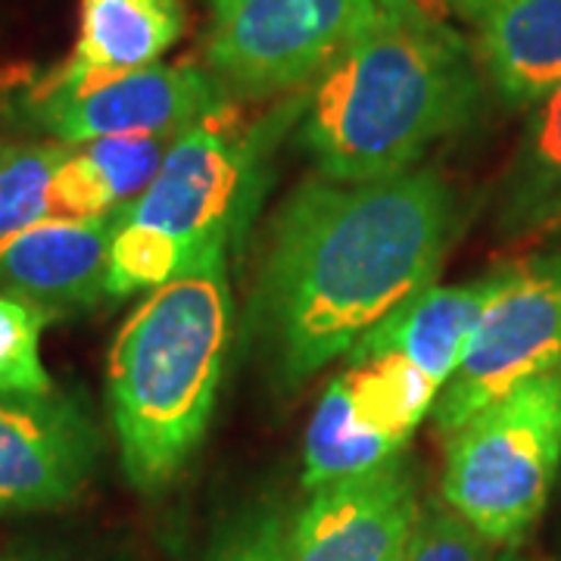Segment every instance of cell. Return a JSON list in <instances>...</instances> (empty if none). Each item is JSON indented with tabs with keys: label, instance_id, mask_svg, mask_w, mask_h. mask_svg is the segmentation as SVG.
<instances>
[{
	"label": "cell",
	"instance_id": "obj_14",
	"mask_svg": "<svg viewBox=\"0 0 561 561\" xmlns=\"http://www.w3.org/2000/svg\"><path fill=\"white\" fill-rule=\"evenodd\" d=\"M187 28L184 0H79V38L50 79L119 76L147 69Z\"/></svg>",
	"mask_w": 561,
	"mask_h": 561
},
{
	"label": "cell",
	"instance_id": "obj_17",
	"mask_svg": "<svg viewBox=\"0 0 561 561\" xmlns=\"http://www.w3.org/2000/svg\"><path fill=\"white\" fill-rule=\"evenodd\" d=\"M397 456H402L397 443H390L378 431L365 427L356 419L341 378L328 383L319 409L312 415V424L306 431L302 483L309 490H321L328 483L368 474V471L381 468L387 461H393Z\"/></svg>",
	"mask_w": 561,
	"mask_h": 561
},
{
	"label": "cell",
	"instance_id": "obj_3",
	"mask_svg": "<svg viewBox=\"0 0 561 561\" xmlns=\"http://www.w3.org/2000/svg\"><path fill=\"white\" fill-rule=\"evenodd\" d=\"M225 250L147 294L110 350L106 400L125 478L160 493L201 449L231 341Z\"/></svg>",
	"mask_w": 561,
	"mask_h": 561
},
{
	"label": "cell",
	"instance_id": "obj_11",
	"mask_svg": "<svg viewBox=\"0 0 561 561\" xmlns=\"http://www.w3.org/2000/svg\"><path fill=\"white\" fill-rule=\"evenodd\" d=\"M119 213L47 219L0 241V297L28 302L50 319L91 309L106 297L110 243Z\"/></svg>",
	"mask_w": 561,
	"mask_h": 561
},
{
	"label": "cell",
	"instance_id": "obj_23",
	"mask_svg": "<svg viewBox=\"0 0 561 561\" xmlns=\"http://www.w3.org/2000/svg\"><path fill=\"white\" fill-rule=\"evenodd\" d=\"M203 561H287V527L278 508L262 505L234 522Z\"/></svg>",
	"mask_w": 561,
	"mask_h": 561
},
{
	"label": "cell",
	"instance_id": "obj_4",
	"mask_svg": "<svg viewBox=\"0 0 561 561\" xmlns=\"http://www.w3.org/2000/svg\"><path fill=\"white\" fill-rule=\"evenodd\" d=\"M561 465V365L515 387L446 437L443 502L512 549L540 518Z\"/></svg>",
	"mask_w": 561,
	"mask_h": 561
},
{
	"label": "cell",
	"instance_id": "obj_26",
	"mask_svg": "<svg viewBox=\"0 0 561 561\" xmlns=\"http://www.w3.org/2000/svg\"><path fill=\"white\" fill-rule=\"evenodd\" d=\"M496 561H522V559H518L512 549H505V552H500V556H496Z\"/></svg>",
	"mask_w": 561,
	"mask_h": 561
},
{
	"label": "cell",
	"instance_id": "obj_16",
	"mask_svg": "<svg viewBox=\"0 0 561 561\" xmlns=\"http://www.w3.org/2000/svg\"><path fill=\"white\" fill-rule=\"evenodd\" d=\"M356 419L405 449L427 412H434L440 387L419 365L402 356H378L350 365L337 375Z\"/></svg>",
	"mask_w": 561,
	"mask_h": 561
},
{
	"label": "cell",
	"instance_id": "obj_21",
	"mask_svg": "<svg viewBox=\"0 0 561 561\" xmlns=\"http://www.w3.org/2000/svg\"><path fill=\"white\" fill-rule=\"evenodd\" d=\"M50 321L28 302L0 297V393H54V381L41 362V334Z\"/></svg>",
	"mask_w": 561,
	"mask_h": 561
},
{
	"label": "cell",
	"instance_id": "obj_5",
	"mask_svg": "<svg viewBox=\"0 0 561 561\" xmlns=\"http://www.w3.org/2000/svg\"><path fill=\"white\" fill-rule=\"evenodd\" d=\"M209 16L216 79L265 98L319 79L381 10L378 0H209Z\"/></svg>",
	"mask_w": 561,
	"mask_h": 561
},
{
	"label": "cell",
	"instance_id": "obj_6",
	"mask_svg": "<svg viewBox=\"0 0 561 561\" xmlns=\"http://www.w3.org/2000/svg\"><path fill=\"white\" fill-rule=\"evenodd\" d=\"M13 103L50 140L79 147L116 135H179L225 103V84L194 62H153L76 81L41 72L13 94Z\"/></svg>",
	"mask_w": 561,
	"mask_h": 561
},
{
	"label": "cell",
	"instance_id": "obj_15",
	"mask_svg": "<svg viewBox=\"0 0 561 561\" xmlns=\"http://www.w3.org/2000/svg\"><path fill=\"white\" fill-rule=\"evenodd\" d=\"M496 219L512 238H534L561 225V84L540 103L508 165Z\"/></svg>",
	"mask_w": 561,
	"mask_h": 561
},
{
	"label": "cell",
	"instance_id": "obj_24",
	"mask_svg": "<svg viewBox=\"0 0 561 561\" xmlns=\"http://www.w3.org/2000/svg\"><path fill=\"white\" fill-rule=\"evenodd\" d=\"M381 13H393V16H412V13H437L440 16V3L437 0H378Z\"/></svg>",
	"mask_w": 561,
	"mask_h": 561
},
{
	"label": "cell",
	"instance_id": "obj_7",
	"mask_svg": "<svg viewBox=\"0 0 561 561\" xmlns=\"http://www.w3.org/2000/svg\"><path fill=\"white\" fill-rule=\"evenodd\" d=\"M561 365V253L512 265V278L486 302L456 375L434 405L443 437L515 387Z\"/></svg>",
	"mask_w": 561,
	"mask_h": 561
},
{
	"label": "cell",
	"instance_id": "obj_2",
	"mask_svg": "<svg viewBox=\"0 0 561 561\" xmlns=\"http://www.w3.org/2000/svg\"><path fill=\"white\" fill-rule=\"evenodd\" d=\"M481 103L468 41L437 13H381L324 66L300 138L321 179L359 184L412 172Z\"/></svg>",
	"mask_w": 561,
	"mask_h": 561
},
{
	"label": "cell",
	"instance_id": "obj_25",
	"mask_svg": "<svg viewBox=\"0 0 561 561\" xmlns=\"http://www.w3.org/2000/svg\"><path fill=\"white\" fill-rule=\"evenodd\" d=\"M0 561H54V559L38 556V552H10V556H0Z\"/></svg>",
	"mask_w": 561,
	"mask_h": 561
},
{
	"label": "cell",
	"instance_id": "obj_20",
	"mask_svg": "<svg viewBox=\"0 0 561 561\" xmlns=\"http://www.w3.org/2000/svg\"><path fill=\"white\" fill-rule=\"evenodd\" d=\"M175 138L179 135H116L79 144L76 150L98 172L113 206L122 209L150 187Z\"/></svg>",
	"mask_w": 561,
	"mask_h": 561
},
{
	"label": "cell",
	"instance_id": "obj_8",
	"mask_svg": "<svg viewBox=\"0 0 561 561\" xmlns=\"http://www.w3.org/2000/svg\"><path fill=\"white\" fill-rule=\"evenodd\" d=\"M256 144L241 131L238 110L225 101L172 140L157 179L138 201L119 209L122 221L153 228L179 243L194 265L228 247L253 175Z\"/></svg>",
	"mask_w": 561,
	"mask_h": 561
},
{
	"label": "cell",
	"instance_id": "obj_10",
	"mask_svg": "<svg viewBox=\"0 0 561 561\" xmlns=\"http://www.w3.org/2000/svg\"><path fill=\"white\" fill-rule=\"evenodd\" d=\"M419 515L415 471L397 456L368 474L312 490L287 530V561H402Z\"/></svg>",
	"mask_w": 561,
	"mask_h": 561
},
{
	"label": "cell",
	"instance_id": "obj_22",
	"mask_svg": "<svg viewBox=\"0 0 561 561\" xmlns=\"http://www.w3.org/2000/svg\"><path fill=\"white\" fill-rule=\"evenodd\" d=\"M402 561H496V546L446 502H424Z\"/></svg>",
	"mask_w": 561,
	"mask_h": 561
},
{
	"label": "cell",
	"instance_id": "obj_13",
	"mask_svg": "<svg viewBox=\"0 0 561 561\" xmlns=\"http://www.w3.org/2000/svg\"><path fill=\"white\" fill-rule=\"evenodd\" d=\"M474 25L478 57L502 101L542 103L561 84V0H437Z\"/></svg>",
	"mask_w": 561,
	"mask_h": 561
},
{
	"label": "cell",
	"instance_id": "obj_12",
	"mask_svg": "<svg viewBox=\"0 0 561 561\" xmlns=\"http://www.w3.org/2000/svg\"><path fill=\"white\" fill-rule=\"evenodd\" d=\"M508 278L512 268H496L468 284H427L424 290L400 302L350 350V365L378 356H402L419 365L443 390L456 375L461 353L471 341V331L483 316L486 302L500 294Z\"/></svg>",
	"mask_w": 561,
	"mask_h": 561
},
{
	"label": "cell",
	"instance_id": "obj_9",
	"mask_svg": "<svg viewBox=\"0 0 561 561\" xmlns=\"http://www.w3.org/2000/svg\"><path fill=\"white\" fill-rule=\"evenodd\" d=\"M101 456V434L76 397L0 393V515L76 502Z\"/></svg>",
	"mask_w": 561,
	"mask_h": 561
},
{
	"label": "cell",
	"instance_id": "obj_19",
	"mask_svg": "<svg viewBox=\"0 0 561 561\" xmlns=\"http://www.w3.org/2000/svg\"><path fill=\"white\" fill-rule=\"evenodd\" d=\"M187 268L191 262L172 238H165L153 228L119 219L113 243H110L106 297H131L140 290H157Z\"/></svg>",
	"mask_w": 561,
	"mask_h": 561
},
{
	"label": "cell",
	"instance_id": "obj_18",
	"mask_svg": "<svg viewBox=\"0 0 561 561\" xmlns=\"http://www.w3.org/2000/svg\"><path fill=\"white\" fill-rule=\"evenodd\" d=\"M66 157L69 147L57 140L0 144V241L54 216V179Z\"/></svg>",
	"mask_w": 561,
	"mask_h": 561
},
{
	"label": "cell",
	"instance_id": "obj_1",
	"mask_svg": "<svg viewBox=\"0 0 561 561\" xmlns=\"http://www.w3.org/2000/svg\"><path fill=\"white\" fill-rule=\"evenodd\" d=\"M456 231V197L434 172L316 179L280 206L256 287V328L275 375L309 381L434 284Z\"/></svg>",
	"mask_w": 561,
	"mask_h": 561
}]
</instances>
